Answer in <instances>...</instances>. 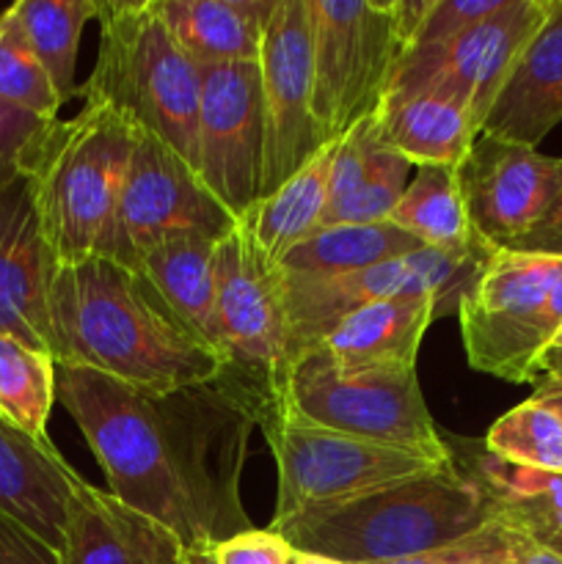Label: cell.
<instances>
[{
    "instance_id": "7402d4cb",
    "label": "cell",
    "mask_w": 562,
    "mask_h": 564,
    "mask_svg": "<svg viewBox=\"0 0 562 564\" xmlns=\"http://www.w3.org/2000/svg\"><path fill=\"white\" fill-rule=\"evenodd\" d=\"M562 121V0L534 33L496 97L483 132L534 147Z\"/></svg>"
},
{
    "instance_id": "277c9868",
    "label": "cell",
    "mask_w": 562,
    "mask_h": 564,
    "mask_svg": "<svg viewBox=\"0 0 562 564\" xmlns=\"http://www.w3.org/2000/svg\"><path fill=\"white\" fill-rule=\"evenodd\" d=\"M138 132L141 127L110 105L83 102L39 138L25 176L55 268L102 253Z\"/></svg>"
},
{
    "instance_id": "4dcf8cb0",
    "label": "cell",
    "mask_w": 562,
    "mask_h": 564,
    "mask_svg": "<svg viewBox=\"0 0 562 564\" xmlns=\"http://www.w3.org/2000/svg\"><path fill=\"white\" fill-rule=\"evenodd\" d=\"M483 444L512 466L562 477V419L534 397L496 419Z\"/></svg>"
},
{
    "instance_id": "d4e9b609",
    "label": "cell",
    "mask_w": 562,
    "mask_h": 564,
    "mask_svg": "<svg viewBox=\"0 0 562 564\" xmlns=\"http://www.w3.org/2000/svg\"><path fill=\"white\" fill-rule=\"evenodd\" d=\"M218 242L220 240L198 235L174 237L143 253L136 270H141L152 281L154 290L163 295V301L174 308L182 323L191 325L218 356H224L213 275V257Z\"/></svg>"
},
{
    "instance_id": "d6a6232c",
    "label": "cell",
    "mask_w": 562,
    "mask_h": 564,
    "mask_svg": "<svg viewBox=\"0 0 562 564\" xmlns=\"http://www.w3.org/2000/svg\"><path fill=\"white\" fill-rule=\"evenodd\" d=\"M512 543H516V532L501 521H494L444 549L380 564H512Z\"/></svg>"
},
{
    "instance_id": "cb8c5ba5",
    "label": "cell",
    "mask_w": 562,
    "mask_h": 564,
    "mask_svg": "<svg viewBox=\"0 0 562 564\" xmlns=\"http://www.w3.org/2000/svg\"><path fill=\"white\" fill-rule=\"evenodd\" d=\"M380 138L408 160L413 169L422 165H457L466 160L477 127L468 110L433 94H413L402 99H383L375 110Z\"/></svg>"
},
{
    "instance_id": "83f0119b",
    "label": "cell",
    "mask_w": 562,
    "mask_h": 564,
    "mask_svg": "<svg viewBox=\"0 0 562 564\" xmlns=\"http://www.w3.org/2000/svg\"><path fill=\"white\" fill-rule=\"evenodd\" d=\"M389 224L417 237L424 248L455 251L477 240L463 202L457 169L422 165L391 209Z\"/></svg>"
},
{
    "instance_id": "ab89813d",
    "label": "cell",
    "mask_w": 562,
    "mask_h": 564,
    "mask_svg": "<svg viewBox=\"0 0 562 564\" xmlns=\"http://www.w3.org/2000/svg\"><path fill=\"white\" fill-rule=\"evenodd\" d=\"M512 532H516V529H512ZM512 564H562V554L534 543V540L527 538V534L516 532V543H512Z\"/></svg>"
},
{
    "instance_id": "44dd1931",
    "label": "cell",
    "mask_w": 562,
    "mask_h": 564,
    "mask_svg": "<svg viewBox=\"0 0 562 564\" xmlns=\"http://www.w3.org/2000/svg\"><path fill=\"white\" fill-rule=\"evenodd\" d=\"M435 317L433 297L375 301L342 317L314 350L347 372H417L419 345Z\"/></svg>"
},
{
    "instance_id": "d6986e66",
    "label": "cell",
    "mask_w": 562,
    "mask_h": 564,
    "mask_svg": "<svg viewBox=\"0 0 562 564\" xmlns=\"http://www.w3.org/2000/svg\"><path fill=\"white\" fill-rule=\"evenodd\" d=\"M182 540L91 482L77 494L64 527L61 564H185Z\"/></svg>"
},
{
    "instance_id": "6da1fadb",
    "label": "cell",
    "mask_w": 562,
    "mask_h": 564,
    "mask_svg": "<svg viewBox=\"0 0 562 564\" xmlns=\"http://www.w3.org/2000/svg\"><path fill=\"white\" fill-rule=\"evenodd\" d=\"M55 400L97 457L108 494L169 527L185 551L253 529L240 474L262 405L231 378L152 394L55 364Z\"/></svg>"
},
{
    "instance_id": "30bf717a",
    "label": "cell",
    "mask_w": 562,
    "mask_h": 564,
    "mask_svg": "<svg viewBox=\"0 0 562 564\" xmlns=\"http://www.w3.org/2000/svg\"><path fill=\"white\" fill-rule=\"evenodd\" d=\"M562 259L540 253L496 251L457 306L461 339L477 372L505 383H538L540 350L554 328L545 301Z\"/></svg>"
},
{
    "instance_id": "3957f363",
    "label": "cell",
    "mask_w": 562,
    "mask_h": 564,
    "mask_svg": "<svg viewBox=\"0 0 562 564\" xmlns=\"http://www.w3.org/2000/svg\"><path fill=\"white\" fill-rule=\"evenodd\" d=\"M494 521H499V505L490 490L452 460L424 477L306 510L268 529L279 532L292 551L347 564H380L444 549Z\"/></svg>"
},
{
    "instance_id": "9c48e42d",
    "label": "cell",
    "mask_w": 562,
    "mask_h": 564,
    "mask_svg": "<svg viewBox=\"0 0 562 564\" xmlns=\"http://www.w3.org/2000/svg\"><path fill=\"white\" fill-rule=\"evenodd\" d=\"M259 430L279 474L275 512L270 523H281L317 507L361 499L452 463H435L411 452L312 427L281 411L275 402L262 411Z\"/></svg>"
},
{
    "instance_id": "7c38bea8",
    "label": "cell",
    "mask_w": 562,
    "mask_h": 564,
    "mask_svg": "<svg viewBox=\"0 0 562 564\" xmlns=\"http://www.w3.org/2000/svg\"><path fill=\"white\" fill-rule=\"evenodd\" d=\"M235 224V215L207 191L198 171L169 143L141 130L99 257L136 270L143 253L160 242L185 235L224 240Z\"/></svg>"
},
{
    "instance_id": "8fae6325",
    "label": "cell",
    "mask_w": 562,
    "mask_h": 564,
    "mask_svg": "<svg viewBox=\"0 0 562 564\" xmlns=\"http://www.w3.org/2000/svg\"><path fill=\"white\" fill-rule=\"evenodd\" d=\"M213 275L224 375L257 397L264 411L287 372L284 273L237 220L215 246Z\"/></svg>"
},
{
    "instance_id": "9a60e30c",
    "label": "cell",
    "mask_w": 562,
    "mask_h": 564,
    "mask_svg": "<svg viewBox=\"0 0 562 564\" xmlns=\"http://www.w3.org/2000/svg\"><path fill=\"white\" fill-rule=\"evenodd\" d=\"M474 235L496 251H510L554 204L562 187V158L479 132L457 165Z\"/></svg>"
},
{
    "instance_id": "f546056e",
    "label": "cell",
    "mask_w": 562,
    "mask_h": 564,
    "mask_svg": "<svg viewBox=\"0 0 562 564\" xmlns=\"http://www.w3.org/2000/svg\"><path fill=\"white\" fill-rule=\"evenodd\" d=\"M55 402V358L11 334H0V416L28 438L47 444Z\"/></svg>"
},
{
    "instance_id": "ac0fdd59",
    "label": "cell",
    "mask_w": 562,
    "mask_h": 564,
    "mask_svg": "<svg viewBox=\"0 0 562 564\" xmlns=\"http://www.w3.org/2000/svg\"><path fill=\"white\" fill-rule=\"evenodd\" d=\"M86 479L53 441L39 444L0 416V512L58 554L66 518Z\"/></svg>"
},
{
    "instance_id": "f6af8a7d",
    "label": "cell",
    "mask_w": 562,
    "mask_h": 564,
    "mask_svg": "<svg viewBox=\"0 0 562 564\" xmlns=\"http://www.w3.org/2000/svg\"><path fill=\"white\" fill-rule=\"evenodd\" d=\"M290 564H292V562H290Z\"/></svg>"
},
{
    "instance_id": "603a6c76",
    "label": "cell",
    "mask_w": 562,
    "mask_h": 564,
    "mask_svg": "<svg viewBox=\"0 0 562 564\" xmlns=\"http://www.w3.org/2000/svg\"><path fill=\"white\" fill-rule=\"evenodd\" d=\"M279 0H158L165 28L198 66L259 61Z\"/></svg>"
},
{
    "instance_id": "ee69618b",
    "label": "cell",
    "mask_w": 562,
    "mask_h": 564,
    "mask_svg": "<svg viewBox=\"0 0 562 564\" xmlns=\"http://www.w3.org/2000/svg\"><path fill=\"white\" fill-rule=\"evenodd\" d=\"M185 564H218V560H215L213 549H196V551H187Z\"/></svg>"
},
{
    "instance_id": "8d00e7d4",
    "label": "cell",
    "mask_w": 562,
    "mask_h": 564,
    "mask_svg": "<svg viewBox=\"0 0 562 564\" xmlns=\"http://www.w3.org/2000/svg\"><path fill=\"white\" fill-rule=\"evenodd\" d=\"M0 564H61L58 554L0 512Z\"/></svg>"
},
{
    "instance_id": "7a4b0ae2",
    "label": "cell",
    "mask_w": 562,
    "mask_h": 564,
    "mask_svg": "<svg viewBox=\"0 0 562 564\" xmlns=\"http://www.w3.org/2000/svg\"><path fill=\"white\" fill-rule=\"evenodd\" d=\"M50 328L55 364L97 369L152 394L209 383L226 369L141 270L108 257L55 268Z\"/></svg>"
},
{
    "instance_id": "ba28073f",
    "label": "cell",
    "mask_w": 562,
    "mask_h": 564,
    "mask_svg": "<svg viewBox=\"0 0 562 564\" xmlns=\"http://www.w3.org/2000/svg\"><path fill=\"white\" fill-rule=\"evenodd\" d=\"M496 248L477 240L466 248H419L400 259L342 275H287V367L314 350L331 328L356 308L391 297H433L435 317L457 314L463 295L477 281Z\"/></svg>"
},
{
    "instance_id": "1f68e13d",
    "label": "cell",
    "mask_w": 562,
    "mask_h": 564,
    "mask_svg": "<svg viewBox=\"0 0 562 564\" xmlns=\"http://www.w3.org/2000/svg\"><path fill=\"white\" fill-rule=\"evenodd\" d=\"M0 99L39 119H58L61 99L42 61L28 42L14 6L0 11Z\"/></svg>"
},
{
    "instance_id": "ffe728a7",
    "label": "cell",
    "mask_w": 562,
    "mask_h": 564,
    "mask_svg": "<svg viewBox=\"0 0 562 564\" xmlns=\"http://www.w3.org/2000/svg\"><path fill=\"white\" fill-rule=\"evenodd\" d=\"M413 165L380 138L375 116L336 141L323 226H367L389 220Z\"/></svg>"
},
{
    "instance_id": "484cf974",
    "label": "cell",
    "mask_w": 562,
    "mask_h": 564,
    "mask_svg": "<svg viewBox=\"0 0 562 564\" xmlns=\"http://www.w3.org/2000/svg\"><path fill=\"white\" fill-rule=\"evenodd\" d=\"M334 152L336 141H328L284 185L275 187L270 196L259 198L240 218V224L259 242L264 257L273 259V262H279L298 242L323 229Z\"/></svg>"
},
{
    "instance_id": "d590c367",
    "label": "cell",
    "mask_w": 562,
    "mask_h": 564,
    "mask_svg": "<svg viewBox=\"0 0 562 564\" xmlns=\"http://www.w3.org/2000/svg\"><path fill=\"white\" fill-rule=\"evenodd\" d=\"M218 564H290L292 545L273 529H248L213 545Z\"/></svg>"
},
{
    "instance_id": "836d02e7",
    "label": "cell",
    "mask_w": 562,
    "mask_h": 564,
    "mask_svg": "<svg viewBox=\"0 0 562 564\" xmlns=\"http://www.w3.org/2000/svg\"><path fill=\"white\" fill-rule=\"evenodd\" d=\"M53 124L0 99V187L25 176V165L39 138Z\"/></svg>"
},
{
    "instance_id": "7bdbcfd3",
    "label": "cell",
    "mask_w": 562,
    "mask_h": 564,
    "mask_svg": "<svg viewBox=\"0 0 562 564\" xmlns=\"http://www.w3.org/2000/svg\"><path fill=\"white\" fill-rule=\"evenodd\" d=\"M292 564H347V562L331 560V556H320V554H306V551H292Z\"/></svg>"
},
{
    "instance_id": "60d3db41",
    "label": "cell",
    "mask_w": 562,
    "mask_h": 564,
    "mask_svg": "<svg viewBox=\"0 0 562 564\" xmlns=\"http://www.w3.org/2000/svg\"><path fill=\"white\" fill-rule=\"evenodd\" d=\"M545 312H549V323H551V328H554V334H556V330L562 328V270H560V275H556L554 286H551V292H549V301H545Z\"/></svg>"
},
{
    "instance_id": "8992f818",
    "label": "cell",
    "mask_w": 562,
    "mask_h": 564,
    "mask_svg": "<svg viewBox=\"0 0 562 564\" xmlns=\"http://www.w3.org/2000/svg\"><path fill=\"white\" fill-rule=\"evenodd\" d=\"M428 0H309L312 110L323 141L375 116Z\"/></svg>"
},
{
    "instance_id": "e0dca14e",
    "label": "cell",
    "mask_w": 562,
    "mask_h": 564,
    "mask_svg": "<svg viewBox=\"0 0 562 564\" xmlns=\"http://www.w3.org/2000/svg\"><path fill=\"white\" fill-rule=\"evenodd\" d=\"M55 259L44 240L28 176L0 187V334L53 356L50 281Z\"/></svg>"
},
{
    "instance_id": "4fadbf2b",
    "label": "cell",
    "mask_w": 562,
    "mask_h": 564,
    "mask_svg": "<svg viewBox=\"0 0 562 564\" xmlns=\"http://www.w3.org/2000/svg\"><path fill=\"white\" fill-rule=\"evenodd\" d=\"M262 72V182L259 198L284 185L325 147L312 110L309 0H279L259 53Z\"/></svg>"
},
{
    "instance_id": "74e56055",
    "label": "cell",
    "mask_w": 562,
    "mask_h": 564,
    "mask_svg": "<svg viewBox=\"0 0 562 564\" xmlns=\"http://www.w3.org/2000/svg\"><path fill=\"white\" fill-rule=\"evenodd\" d=\"M510 251L540 253V257L562 259V187L560 193H556L551 209L545 213V218L540 220L527 237H521Z\"/></svg>"
},
{
    "instance_id": "f35d334b",
    "label": "cell",
    "mask_w": 562,
    "mask_h": 564,
    "mask_svg": "<svg viewBox=\"0 0 562 564\" xmlns=\"http://www.w3.org/2000/svg\"><path fill=\"white\" fill-rule=\"evenodd\" d=\"M534 369H538V386H562V328L540 350Z\"/></svg>"
},
{
    "instance_id": "e575fe53",
    "label": "cell",
    "mask_w": 562,
    "mask_h": 564,
    "mask_svg": "<svg viewBox=\"0 0 562 564\" xmlns=\"http://www.w3.org/2000/svg\"><path fill=\"white\" fill-rule=\"evenodd\" d=\"M516 532L562 554V477H554L518 512Z\"/></svg>"
},
{
    "instance_id": "f1b7e54d",
    "label": "cell",
    "mask_w": 562,
    "mask_h": 564,
    "mask_svg": "<svg viewBox=\"0 0 562 564\" xmlns=\"http://www.w3.org/2000/svg\"><path fill=\"white\" fill-rule=\"evenodd\" d=\"M17 17L28 33L33 53L50 75L61 105L80 97L75 80L77 44L86 22L97 20L99 0H17Z\"/></svg>"
},
{
    "instance_id": "5bb4252c",
    "label": "cell",
    "mask_w": 562,
    "mask_h": 564,
    "mask_svg": "<svg viewBox=\"0 0 562 564\" xmlns=\"http://www.w3.org/2000/svg\"><path fill=\"white\" fill-rule=\"evenodd\" d=\"M262 138L259 61L202 66L196 171L237 220L259 202Z\"/></svg>"
},
{
    "instance_id": "4316f807",
    "label": "cell",
    "mask_w": 562,
    "mask_h": 564,
    "mask_svg": "<svg viewBox=\"0 0 562 564\" xmlns=\"http://www.w3.org/2000/svg\"><path fill=\"white\" fill-rule=\"evenodd\" d=\"M424 248L395 224L323 226L279 259L287 275H342L375 268Z\"/></svg>"
},
{
    "instance_id": "2e32d148",
    "label": "cell",
    "mask_w": 562,
    "mask_h": 564,
    "mask_svg": "<svg viewBox=\"0 0 562 564\" xmlns=\"http://www.w3.org/2000/svg\"><path fill=\"white\" fill-rule=\"evenodd\" d=\"M549 3L551 0H505L494 17L463 33L408 91L383 99L433 94L463 105L477 132H483L507 77L549 17Z\"/></svg>"
},
{
    "instance_id": "5b68a950",
    "label": "cell",
    "mask_w": 562,
    "mask_h": 564,
    "mask_svg": "<svg viewBox=\"0 0 562 564\" xmlns=\"http://www.w3.org/2000/svg\"><path fill=\"white\" fill-rule=\"evenodd\" d=\"M99 47L83 102L130 116L196 169L202 66L176 44L158 0H99Z\"/></svg>"
},
{
    "instance_id": "b9f144b4",
    "label": "cell",
    "mask_w": 562,
    "mask_h": 564,
    "mask_svg": "<svg viewBox=\"0 0 562 564\" xmlns=\"http://www.w3.org/2000/svg\"><path fill=\"white\" fill-rule=\"evenodd\" d=\"M532 397L543 402V405H549L562 419V386H538Z\"/></svg>"
},
{
    "instance_id": "52a82bcc",
    "label": "cell",
    "mask_w": 562,
    "mask_h": 564,
    "mask_svg": "<svg viewBox=\"0 0 562 564\" xmlns=\"http://www.w3.org/2000/svg\"><path fill=\"white\" fill-rule=\"evenodd\" d=\"M275 405L331 433L450 463L444 430L424 405L417 372H347L323 350H309L287 367Z\"/></svg>"
}]
</instances>
